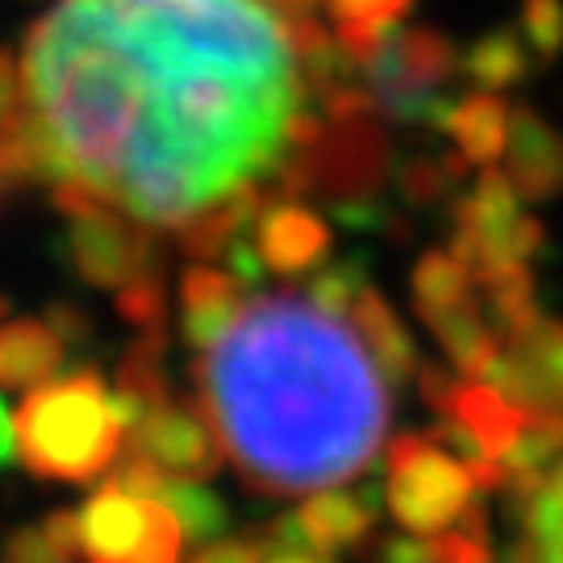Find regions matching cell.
Here are the masks:
<instances>
[{
  "label": "cell",
  "mask_w": 563,
  "mask_h": 563,
  "mask_svg": "<svg viewBox=\"0 0 563 563\" xmlns=\"http://www.w3.org/2000/svg\"><path fill=\"white\" fill-rule=\"evenodd\" d=\"M18 67L30 184L172 234L272 184L313 104L272 0H55Z\"/></svg>",
  "instance_id": "obj_1"
},
{
  "label": "cell",
  "mask_w": 563,
  "mask_h": 563,
  "mask_svg": "<svg viewBox=\"0 0 563 563\" xmlns=\"http://www.w3.org/2000/svg\"><path fill=\"white\" fill-rule=\"evenodd\" d=\"M192 376L242 484L267 497L360 476L388 426V380L372 351L305 292L242 301Z\"/></svg>",
  "instance_id": "obj_2"
},
{
  "label": "cell",
  "mask_w": 563,
  "mask_h": 563,
  "mask_svg": "<svg viewBox=\"0 0 563 563\" xmlns=\"http://www.w3.org/2000/svg\"><path fill=\"white\" fill-rule=\"evenodd\" d=\"M125 422L97 367L51 376L13 413V446L38 481L88 484L121 455Z\"/></svg>",
  "instance_id": "obj_3"
},
{
  "label": "cell",
  "mask_w": 563,
  "mask_h": 563,
  "mask_svg": "<svg viewBox=\"0 0 563 563\" xmlns=\"http://www.w3.org/2000/svg\"><path fill=\"white\" fill-rule=\"evenodd\" d=\"M460 71V51L434 25H397L384 46L363 63V84L376 109L397 121L443 125L451 97L446 84Z\"/></svg>",
  "instance_id": "obj_4"
},
{
  "label": "cell",
  "mask_w": 563,
  "mask_h": 563,
  "mask_svg": "<svg viewBox=\"0 0 563 563\" xmlns=\"http://www.w3.org/2000/svg\"><path fill=\"white\" fill-rule=\"evenodd\" d=\"M384 497L393 518L413 534H439L476 501L467 463L455 460L430 434H397L384 460Z\"/></svg>",
  "instance_id": "obj_5"
},
{
  "label": "cell",
  "mask_w": 563,
  "mask_h": 563,
  "mask_svg": "<svg viewBox=\"0 0 563 563\" xmlns=\"http://www.w3.org/2000/svg\"><path fill=\"white\" fill-rule=\"evenodd\" d=\"M413 305L467 380H481L484 367L501 355L505 342L484 313L476 280L451 251H430L413 267Z\"/></svg>",
  "instance_id": "obj_6"
},
{
  "label": "cell",
  "mask_w": 563,
  "mask_h": 563,
  "mask_svg": "<svg viewBox=\"0 0 563 563\" xmlns=\"http://www.w3.org/2000/svg\"><path fill=\"white\" fill-rule=\"evenodd\" d=\"M547 246V230L526 213L522 192L505 176V167H484L476 184L455 201L451 255L481 276L493 263H534Z\"/></svg>",
  "instance_id": "obj_7"
},
{
  "label": "cell",
  "mask_w": 563,
  "mask_h": 563,
  "mask_svg": "<svg viewBox=\"0 0 563 563\" xmlns=\"http://www.w3.org/2000/svg\"><path fill=\"white\" fill-rule=\"evenodd\" d=\"M84 563H180L184 530L176 514L155 497L101 484L76 509Z\"/></svg>",
  "instance_id": "obj_8"
},
{
  "label": "cell",
  "mask_w": 563,
  "mask_h": 563,
  "mask_svg": "<svg viewBox=\"0 0 563 563\" xmlns=\"http://www.w3.org/2000/svg\"><path fill=\"white\" fill-rule=\"evenodd\" d=\"M63 222V251L71 272L92 288L118 292L121 284L159 267L155 263V230L134 222L113 205L92 201V197H55Z\"/></svg>",
  "instance_id": "obj_9"
},
{
  "label": "cell",
  "mask_w": 563,
  "mask_h": 563,
  "mask_svg": "<svg viewBox=\"0 0 563 563\" xmlns=\"http://www.w3.org/2000/svg\"><path fill=\"white\" fill-rule=\"evenodd\" d=\"M125 434H130L134 455L159 463L163 472H172V476L209 481V476L222 472V434H218V426H213V418H209V409H205L197 393L184 397V401L172 397V401L155 405Z\"/></svg>",
  "instance_id": "obj_10"
},
{
  "label": "cell",
  "mask_w": 563,
  "mask_h": 563,
  "mask_svg": "<svg viewBox=\"0 0 563 563\" xmlns=\"http://www.w3.org/2000/svg\"><path fill=\"white\" fill-rule=\"evenodd\" d=\"M481 380L526 409H563V322L539 318L526 334L509 339Z\"/></svg>",
  "instance_id": "obj_11"
},
{
  "label": "cell",
  "mask_w": 563,
  "mask_h": 563,
  "mask_svg": "<svg viewBox=\"0 0 563 563\" xmlns=\"http://www.w3.org/2000/svg\"><path fill=\"white\" fill-rule=\"evenodd\" d=\"M251 239L260 246V260L276 276H305L313 267H322L330 255V225L301 205L297 197H272L260 209V218L251 222Z\"/></svg>",
  "instance_id": "obj_12"
},
{
  "label": "cell",
  "mask_w": 563,
  "mask_h": 563,
  "mask_svg": "<svg viewBox=\"0 0 563 563\" xmlns=\"http://www.w3.org/2000/svg\"><path fill=\"white\" fill-rule=\"evenodd\" d=\"M501 159L522 201H555L563 192V130L530 104L509 109V142Z\"/></svg>",
  "instance_id": "obj_13"
},
{
  "label": "cell",
  "mask_w": 563,
  "mask_h": 563,
  "mask_svg": "<svg viewBox=\"0 0 563 563\" xmlns=\"http://www.w3.org/2000/svg\"><path fill=\"white\" fill-rule=\"evenodd\" d=\"M246 288H242L230 272H218V267H209V263H192V267H184L180 276V330H184V342L201 355L209 351L213 342L225 334V325L239 318L242 309V297Z\"/></svg>",
  "instance_id": "obj_14"
},
{
  "label": "cell",
  "mask_w": 563,
  "mask_h": 563,
  "mask_svg": "<svg viewBox=\"0 0 563 563\" xmlns=\"http://www.w3.org/2000/svg\"><path fill=\"white\" fill-rule=\"evenodd\" d=\"M67 363V339L46 318L0 322V393H30L59 376Z\"/></svg>",
  "instance_id": "obj_15"
},
{
  "label": "cell",
  "mask_w": 563,
  "mask_h": 563,
  "mask_svg": "<svg viewBox=\"0 0 563 563\" xmlns=\"http://www.w3.org/2000/svg\"><path fill=\"white\" fill-rule=\"evenodd\" d=\"M376 514H380L376 488H363V493H313L297 509V526H301L305 547L334 555V551L360 547L372 534Z\"/></svg>",
  "instance_id": "obj_16"
},
{
  "label": "cell",
  "mask_w": 563,
  "mask_h": 563,
  "mask_svg": "<svg viewBox=\"0 0 563 563\" xmlns=\"http://www.w3.org/2000/svg\"><path fill=\"white\" fill-rule=\"evenodd\" d=\"M346 322L355 325L360 342L372 351V360H376V367L384 372V380L405 384L409 376H418V367H422L418 342H413V334H409L405 322L397 318V309L384 301L372 284H363L360 297L351 301Z\"/></svg>",
  "instance_id": "obj_17"
},
{
  "label": "cell",
  "mask_w": 563,
  "mask_h": 563,
  "mask_svg": "<svg viewBox=\"0 0 563 563\" xmlns=\"http://www.w3.org/2000/svg\"><path fill=\"white\" fill-rule=\"evenodd\" d=\"M509 109L505 92L472 88L467 97H451L443 113V134H451L455 151H463L476 167H493L505 155L509 142Z\"/></svg>",
  "instance_id": "obj_18"
},
{
  "label": "cell",
  "mask_w": 563,
  "mask_h": 563,
  "mask_svg": "<svg viewBox=\"0 0 563 563\" xmlns=\"http://www.w3.org/2000/svg\"><path fill=\"white\" fill-rule=\"evenodd\" d=\"M451 418H460L472 439L481 443V451L488 460H501L509 446L518 443L530 409L518 401H509L501 388H493L488 380H460L455 397H451Z\"/></svg>",
  "instance_id": "obj_19"
},
{
  "label": "cell",
  "mask_w": 563,
  "mask_h": 563,
  "mask_svg": "<svg viewBox=\"0 0 563 563\" xmlns=\"http://www.w3.org/2000/svg\"><path fill=\"white\" fill-rule=\"evenodd\" d=\"M322 9L330 18V34L363 67L384 46V38L401 25L413 0H322Z\"/></svg>",
  "instance_id": "obj_20"
},
{
  "label": "cell",
  "mask_w": 563,
  "mask_h": 563,
  "mask_svg": "<svg viewBox=\"0 0 563 563\" xmlns=\"http://www.w3.org/2000/svg\"><path fill=\"white\" fill-rule=\"evenodd\" d=\"M530 42L522 38V30L497 25L472 42L460 55V71L467 76L472 88H488V92H509L530 76Z\"/></svg>",
  "instance_id": "obj_21"
},
{
  "label": "cell",
  "mask_w": 563,
  "mask_h": 563,
  "mask_svg": "<svg viewBox=\"0 0 563 563\" xmlns=\"http://www.w3.org/2000/svg\"><path fill=\"white\" fill-rule=\"evenodd\" d=\"M155 501H163L176 514V522L184 530V543L192 547L209 543V539H222L225 526H230V509H225L222 497L213 488H205V484L188 481V476L163 472L159 484H155Z\"/></svg>",
  "instance_id": "obj_22"
},
{
  "label": "cell",
  "mask_w": 563,
  "mask_h": 563,
  "mask_svg": "<svg viewBox=\"0 0 563 563\" xmlns=\"http://www.w3.org/2000/svg\"><path fill=\"white\" fill-rule=\"evenodd\" d=\"M80 522L71 509H55L42 522L18 526L4 547L0 563H80Z\"/></svg>",
  "instance_id": "obj_23"
},
{
  "label": "cell",
  "mask_w": 563,
  "mask_h": 563,
  "mask_svg": "<svg viewBox=\"0 0 563 563\" xmlns=\"http://www.w3.org/2000/svg\"><path fill=\"white\" fill-rule=\"evenodd\" d=\"M21 125H25V113H21V67L0 46V192L30 184Z\"/></svg>",
  "instance_id": "obj_24"
},
{
  "label": "cell",
  "mask_w": 563,
  "mask_h": 563,
  "mask_svg": "<svg viewBox=\"0 0 563 563\" xmlns=\"http://www.w3.org/2000/svg\"><path fill=\"white\" fill-rule=\"evenodd\" d=\"M526 539L539 563H563V463L547 472V481L526 497Z\"/></svg>",
  "instance_id": "obj_25"
},
{
  "label": "cell",
  "mask_w": 563,
  "mask_h": 563,
  "mask_svg": "<svg viewBox=\"0 0 563 563\" xmlns=\"http://www.w3.org/2000/svg\"><path fill=\"white\" fill-rule=\"evenodd\" d=\"M472 159L463 151H451V155H439V159H409L397 167V184H401L405 201L413 205H439L446 192H455L467 176Z\"/></svg>",
  "instance_id": "obj_26"
},
{
  "label": "cell",
  "mask_w": 563,
  "mask_h": 563,
  "mask_svg": "<svg viewBox=\"0 0 563 563\" xmlns=\"http://www.w3.org/2000/svg\"><path fill=\"white\" fill-rule=\"evenodd\" d=\"M363 284H367V267H363V260L351 255V260H334L313 267V276L305 284V297L313 305H322V309H330V313L346 318V309L360 297Z\"/></svg>",
  "instance_id": "obj_27"
},
{
  "label": "cell",
  "mask_w": 563,
  "mask_h": 563,
  "mask_svg": "<svg viewBox=\"0 0 563 563\" xmlns=\"http://www.w3.org/2000/svg\"><path fill=\"white\" fill-rule=\"evenodd\" d=\"M118 313L130 325H139V330H163V322H167V284H163L159 267H151V272L134 276L130 284H121Z\"/></svg>",
  "instance_id": "obj_28"
},
{
  "label": "cell",
  "mask_w": 563,
  "mask_h": 563,
  "mask_svg": "<svg viewBox=\"0 0 563 563\" xmlns=\"http://www.w3.org/2000/svg\"><path fill=\"white\" fill-rule=\"evenodd\" d=\"M522 38L534 59L551 63L563 55V0H522Z\"/></svg>",
  "instance_id": "obj_29"
},
{
  "label": "cell",
  "mask_w": 563,
  "mask_h": 563,
  "mask_svg": "<svg viewBox=\"0 0 563 563\" xmlns=\"http://www.w3.org/2000/svg\"><path fill=\"white\" fill-rule=\"evenodd\" d=\"M430 563H497L488 551V534H472L463 526H446L430 534Z\"/></svg>",
  "instance_id": "obj_30"
},
{
  "label": "cell",
  "mask_w": 563,
  "mask_h": 563,
  "mask_svg": "<svg viewBox=\"0 0 563 563\" xmlns=\"http://www.w3.org/2000/svg\"><path fill=\"white\" fill-rule=\"evenodd\" d=\"M267 560V547H263L260 534L251 539H209L192 551L188 563H263Z\"/></svg>",
  "instance_id": "obj_31"
},
{
  "label": "cell",
  "mask_w": 563,
  "mask_h": 563,
  "mask_svg": "<svg viewBox=\"0 0 563 563\" xmlns=\"http://www.w3.org/2000/svg\"><path fill=\"white\" fill-rule=\"evenodd\" d=\"M380 563H430V543H422V539H388L380 547Z\"/></svg>",
  "instance_id": "obj_32"
},
{
  "label": "cell",
  "mask_w": 563,
  "mask_h": 563,
  "mask_svg": "<svg viewBox=\"0 0 563 563\" xmlns=\"http://www.w3.org/2000/svg\"><path fill=\"white\" fill-rule=\"evenodd\" d=\"M263 563H334V555L313 551V547H292V551H267Z\"/></svg>",
  "instance_id": "obj_33"
},
{
  "label": "cell",
  "mask_w": 563,
  "mask_h": 563,
  "mask_svg": "<svg viewBox=\"0 0 563 563\" xmlns=\"http://www.w3.org/2000/svg\"><path fill=\"white\" fill-rule=\"evenodd\" d=\"M9 455H13V418L0 401V463H9Z\"/></svg>",
  "instance_id": "obj_34"
},
{
  "label": "cell",
  "mask_w": 563,
  "mask_h": 563,
  "mask_svg": "<svg viewBox=\"0 0 563 563\" xmlns=\"http://www.w3.org/2000/svg\"><path fill=\"white\" fill-rule=\"evenodd\" d=\"M280 13H288V18H301V13H313L322 0H272Z\"/></svg>",
  "instance_id": "obj_35"
}]
</instances>
